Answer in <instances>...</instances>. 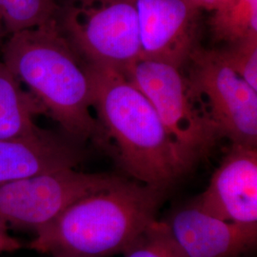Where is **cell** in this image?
Masks as SVG:
<instances>
[{"instance_id": "ffe728a7", "label": "cell", "mask_w": 257, "mask_h": 257, "mask_svg": "<svg viewBox=\"0 0 257 257\" xmlns=\"http://www.w3.org/2000/svg\"><path fill=\"white\" fill-rule=\"evenodd\" d=\"M64 1V4L65 3H69V2H72V1H74V0H63Z\"/></svg>"}, {"instance_id": "7a4b0ae2", "label": "cell", "mask_w": 257, "mask_h": 257, "mask_svg": "<svg viewBox=\"0 0 257 257\" xmlns=\"http://www.w3.org/2000/svg\"><path fill=\"white\" fill-rule=\"evenodd\" d=\"M163 190L120 178L70 205L35 231L29 248L52 257L123 253L156 220Z\"/></svg>"}, {"instance_id": "d6986e66", "label": "cell", "mask_w": 257, "mask_h": 257, "mask_svg": "<svg viewBox=\"0 0 257 257\" xmlns=\"http://www.w3.org/2000/svg\"><path fill=\"white\" fill-rule=\"evenodd\" d=\"M7 34H6V32H5V29L3 27V24H2V22H1V20H0V49H1V47L3 45V43H4V41H5V39L7 38Z\"/></svg>"}, {"instance_id": "277c9868", "label": "cell", "mask_w": 257, "mask_h": 257, "mask_svg": "<svg viewBox=\"0 0 257 257\" xmlns=\"http://www.w3.org/2000/svg\"><path fill=\"white\" fill-rule=\"evenodd\" d=\"M119 71L156 109L186 172L211 152L221 137L194 97L182 67L139 57Z\"/></svg>"}, {"instance_id": "30bf717a", "label": "cell", "mask_w": 257, "mask_h": 257, "mask_svg": "<svg viewBox=\"0 0 257 257\" xmlns=\"http://www.w3.org/2000/svg\"><path fill=\"white\" fill-rule=\"evenodd\" d=\"M166 223L183 257H240L256 244L257 225L221 220L193 203Z\"/></svg>"}, {"instance_id": "8992f818", "label": "cell", "mask_w": 257, "mask_h": 257, "mask_svg": "<svg viewBox=\"0 0 257 257\" xmlns=\"http://www.w3.org/2000/svg\"><path fill=\"white\" fill-rule=\"evenodd\" d=\"M194 97L221 138L256 147L257 91L235 74L214 50L196 47L184 65Z\"/></svg>"}, {"instance_id": "ba28073f", "label": "cell", "mask_w": 257, "mask_h": 257, "mask_svg": "<svg viewBox=\"0 0 257 257\" xmlns=\"http://www.w3.org/2000/svg\"><path fill=\"white\" fill-rule=\"evenodd\" d=\"M141 56L183 67L199 33L201 10L191 0H134Z\"/></svg>"}, {"instance_id": "5b68a950", "label": "cell", "mask_w": 257, "mask_h": 257, "mask_svg": "<svg viewBox=\"0 0 257 257\" xmlns=\"http://www.w3.org/2000/svg\"><path fill=\"white\" fill-rule=\"evenodd\" d=\"M57 26L89 64L124 69L141 56L134 0H74L61 5Z\"/></svg>"}, {"instance_id": "5bb4252c", "label": "cell", "mask_w": 257, "mask_h": 257, "mask_svg": "<svg viewBox=\"0 0 257 257\" xmlns=\"http://www.w3.org/2000/svg\"><path fill=\"white\" fill-rule=\"evenodd\" d=\"M210 26L214 39L227 44L257 36V0H231L213 12Z\"/></svg>"}, {"instance_id": "9c48e42d", "label": "cell", "mask_w": 257, "mask_h": 257, "mask_svg": "<svg viewBox=\"0 0 257 257\" xmlns=\"http://www.w3.org/2000/svg\"><path fill=\"white\" fill-rule=\"evenodd\" d=\"M193 204L221 220L257 225V148L232 144Z\"/></svg>"}, {"instance_id": "52a82bcc", "label": "cell", "mask_w": 257, "mask_h": 257, "mask_svg": "<svg viewBox=\"0 0 257 257\" xmlns=\"http://www.w3.org/2000/svg\"><path fill=\"white\" fill-rule=\"evenodd\" d=\"M120 178L64 169L0 185V229L35 232L83 196L110 187Z\"/></svg>"}, {"instance_id": "ac0fdd59", "label": "cell", "mask_w": 257, "mask_h": 257, "mask_svg": "<svg viewBox=\"0 0 257 257\" xmlns=\"http://www.w3.org/2000/svg\"><path fill=\"white\" fill-rule=\"evenodd\" d=\"M199 10L216 12L228 5L231 0H191Z\"/></svg>"}, {"instance_id": "6da1fadb", "label": "cell", "mask_w": 257, "mask_h": 257, "mask_svg": "<svg viewBox=\"0 0 257 257\" xmlns=\"http://www.w3.org/2000/svg\"><path fill=\"white\" fill-rule=\"evenodd\" d=\"M86 69L96 114L93 140L139 183L165 191L186 171L156 109L118 69L89 63Z\"/></svg>"}, {"instance_id": "e0dca14e", "label": "cell", "mask_w": 257, "mask_h": 257, "mask_svg": "<svg viewBox=\"0 0 257 257\" xmlns=\"http://www.w3.org/2000/svg\"><path fill=\"white\" fill-rule=\"evenodd\" d=\"M22 248V244L19 240L12 236L7 230L0 229V254L17 251Z\"/></svg>"}, {"instance_id": "7c38bea8", "label": "cell", "mask_w": 257, "mask_h": 257, "mask_svg": "<svg viewBox=\"0 0 257 257\" xmlns=\"http://www.w3.org/2000/svg\"><path fill=\"white\" fill-rule=\"evenodd\" d=\"M44 112L30 92L0 60V139L23 138L41 131L35 116Z\"/></svg>"}, {"instance_id": "4fadbf2b", "label": "cell", "mask_w": 257, "mask_h": 257, "mask_svg": "<svg viewBox=\"0 0 257 257\" xmlns=\"http://www.w3.org/2000/svg\"><path fill=\"white\" fill-rule=\"evenodd\" d=\"M58 0H0V20L7 36L57 24Z\"/></svg>"}, {"instance_id": "2e32d148", "label": "cell", "mask_w": 257, "mask_h": 257, "mask_svg": "<svg viewBox=\"0 0 257 257\" xmlns=\"http://www.w3.org/2000/svg\"><path fill=\"white\" fill-rule=\"evenodd\" d=\"M214 51L225 64L257 91V36Z\"/></svg>"}, {"instance_id": "8fae6325", "label": "cell", "mask_w": 257, "mask_h": 257, "mask_svg": "<svg viewBox=\"0 0 257 257\" xmlns=\"http://www.w3.org/2000/svg\"><path fill=\"white\" fill-rule=\"evenodd\" d=\"M84 154L78 143L43 128L29 137L0 139V185L74 169Z\"/></svg>"}, {"instance_id": "9a60e30c", "label": "cell", "mask_w": 257, "mask_h": 257, "mask_svg": "<svg viewBox=\"0 0 257 257\" xmlns=\"http://www.w3.org/2000/svg\"><path fill=\"white\" fill-rule=\"evenodd\" d=\"M123 254L125 257H183L166 222H152Z\"/></svg>"}, {"instance_id": "3957f363", "label": "cell", "mask_w": 257, "mask_h": 257, "mask_svg": "<svg viewBox=\"0 0 257 257\" xmlns=\"http://www.w3.org/2000/svg\"><path fill=\"white\" fill-rule=\"evenodd\" d=\"M0 53L1 61L27 86L65 137L78 144L93 140L96 120L91 112L86 63L57 24L10 35Z\"/></svg>"}]
</instances>
